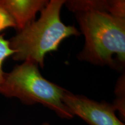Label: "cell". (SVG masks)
Masks as SVG:
<instances>
[{
	"label": "cell",
	"mask_w": 125,
	"mask_h": 125,
	"mask_svg": "<svg viewBox=\"0 0 125 125\" xmlns=\"http://www.w3.org/2000/svg\"><path fill=\"white\" fill-rule=\"evenodd\" d=\"M65 2L51 0L41 11L37 21L18 31L9 40L10 48L15 52L13 60L31 62L43 68L48 53L57 51L65 38L80 35L74 26H66L60 19V10Z\"/></svg>",
	"instance_id": "7a4b0ae2"
},
{
	"label": "cell",
	"mask_w": 125,
	"mask_h": 125,
	"mask_svg": "<svg viewBox=\"0 0 125 125\" xmlns=\"http://www.w3.org/2000/svg\"><path fill=\"white\" fill-rule=\"evenodd\" d=\"M62 100L74 116H79L90 125H125L117 118L113 104L97 102L67 90Z\"/></svg>",
	"instance_id": "277c9868"
},
{
	"label": "cell",
	"mask_w": 125,
	"mask_h": 125,
	"mask_svg": "<svg viewBox=\"0 0 125 125\" xmlns=\"http://www.w3.org/2000/svg\"><path fill=\"white\" fill-rule=\"evenodd\" d=\"M42 125H50V124H49L48 123H43Z\"/></svg>",
	"instance_id": "9c48e42d"
},
{
	"label": "cell",
	"mask_w": 125,
	"mask_h": 125,
	"mask_svg": "<svg viewBox=\"0 0 125 125\" xmlns=\"http://www.w3.org/2000/svg\"><path fill=\"white\" fill-rule=\"evenodd\" d=\"M65 89L46 80L41 75L38 65L31 62L17 65L5 73L0 87V93L7 97L18 98L27 105L40 103L63 119L74 115L62 102Z\"/></svg>",
	"instance_id": "3957f363"
},
{
	"label": "cell",
	"mask_w": 125,
	"mask_h": 125,
	"mask_svg": "<svg viewBox=\"0 0 125 125\" xmlns=\"http://www.w3.org/2000/svg\"><path fill=\"white\" fill-rule=\"evenodd\" d=\"M64 4L71 11L75 13L93 9L125 18V1H65Z\"/></svg>",
	"instance_id": "8992f818"
},
{
	"label": "cell",
	"mask_w": 125,
	"mask_h": 125,
	"mask_svg": "<svg viewBox=\"0 0 125 125\" xmlns=\"http://www.w3.org/2000/svg\"><path fill=\"white\" fill-rule=\"evenodd\" d=\"M49 1L45 0H0V5L13 20L15 29L19 31L34 21Z\"/></svg>",
	"instance_id": "5b68a950"
},
{
	"label": "cell",
	"mask_w": 125,
	"mask_h": 125,
	"mask_svg": "<svg viewBox=\"0 0 125 125\" xmlns=\"http://www.w3.org/2000/svg\"><path fill=\"white\" fill-rule=\"evenodd\" d=\"M15 52L10 46L9 41L4 38V34L0 35V87L4 79L5 73L3 71L4 61L10 56H13Z\"/></svg>",
	"instance_id": "52a82bcc"
},
{
	"label": "cell",
	"mask_w": 125,
	"mask_h": 125,
	"mask_svg": "<svg viewBox=\"0 0 125 125\" xmlns=\"http://www.w3.org/2000/svg\"><path fill=\"white\" fill-rule=\"evenodd\" d=\"M10 27L15 29V22L5 9L0 5V32Z\"/></svg>",
	"instance_id": "ba28073f"
},
{
	"label": "cell",
	"mask_w": 125,
	"mask_h": 125,
	"mask_svg": "<svg viewBox=\"0 0 125 125\" xmlns=\"http://www.w3.org/2000/svg\"><path fill=\"white\" fill-rule=\"evenodd\" d=\"M76 18L85 38L79 59L102 66H124L125 18L93 9L76 12Z\"/></svg>",
	"instance_id": "6da1fadb"
}]
</instances>
